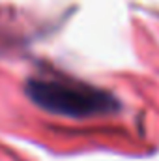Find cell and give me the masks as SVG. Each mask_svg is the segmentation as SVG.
<instances>
[{
	"label": "cell",
	"mask_w": 159,
	"mask_h": 161,
	"mask_svg": "<svg viewBox=\"0 0 159 161\" xmlns=\"http://www.w3.org/2000/svg\"><path fill=\"white\" fill-rule=\"evenodd\" d=\"M25 92L43 111L68 118L105 116L120 109L118 99L111 92L58 73L30 77Z\"/></svg>",
	"instance_id": "obj_1"
}]
</instances>
